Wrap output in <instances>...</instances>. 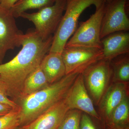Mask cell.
Instances as JSON below:
<instances>
[{"label":"cell","instance_id":"1","mask_svg":"<svg viewBox=\"0 0 129 129\" xmlns=\"http://www.w3.org/2000/svg\"><path fill=\"white\" fill-rule=\"evenodd\" d=\"M53 37L42 40L35 30L23 34L21 50L8 62L0 64V81L8 96L16 103L21 98L25 79L49 52Z\"/></svg>","mask_w":129,"mask_h":129},{"label":"cell","instance_id":"2","mask_svg":"<svg viewBox=\"0 0 129 129\" xmlns=\"http://www.w3.org/2000/svg\"><path fill=\"white\" fill-rule=\"evenodd\" d=\"M79 75H66L60 80L44 89L19 99L17 103L19 106L21 126L27 125L64 99Z\"/></svg>","mask_w":129,"mask_h":129},{"label":"cell","instance_id":"3","mask_svg":"<svg viewBox=\"0 0 129 129\" xmlns=\"http://www.w3.org/2000/svg\"><path fill=\"white\" fill-rule=\"evenodd\" d=\"M105 1V0H72L68 2L64 14L53 36L49 52L61 54L67 42L77 29L81 14L91 5H94L96 9H97Z\"/></svg>","mask_w":129,"mask_h":129},{"label":"cell","instance_id":"4","mask_svg":"<svg viewBox=\"0 0 129 129\" xmlns=\"http://www.w3.org/2000/svg\"><path fill=\"white\" fill-rule=\"evenodd\" d=\"M67 0H56L53 5L39 9L36 12L22 13L20 17L32 22L35 31L43 40L55 34L67 7Z\"/></svg>","mask_w":129,"mask_h":129},{"label":"cell","instance_id":"5","mask_svg":"<svg viewBox=\"0 0 129 129\" xmlns=\"http://www.w3.org/2000/svg\"><path fill=\"white\" fill-rule=\"evenodd\" d=\"M106 2L96 9L94 14L81 24L65 47H85L102 48L101 31Z\"/></svg>","mask_w":129,"mask_h":129},{"label":"cell","instance_id":"6","mask_svg":"<svg viewBox=\"0 0 129 129\" xmlns=\"http://www.w3.org/2000/svg\"><path fill=\"white\" fill-rule=\"evenodd\" d=\"M66 74H82L95 63L103 59L102 48L85 47H65L61 53Z\"/></svg>","mask_w":129,"mask_h":129},{"label":"cell","instance_id":"7","mask_svg":"<svg viewBox=\"0 0 129 129\" xmlns=\"http://www.w3.org/2000/svg\"><path fill=\"white\" fill-rule=\"evenodd\" d=\"M112 74L110 61L103 59L92 64L82 73L86 89L96 105L108 88Z\"/></svg>","mask_w":129,"mask_h":129},{"label":"cell","instance_id":"8","mask_svg":"<svg viewBox=\"0 0 129 129\" xmlns=\"http://www.w3.org/2000/svg\"><path fill=\"white\" fill-rule=\"evenodd\" d=\"M128 0H113L106 3L102 19L101 39L120 31H128L129 19L126 13Z\"/></svg>","mask_w":129,"mask_h":129},{"label":"cell","instance_id":"9","mask_svg":"<svg viewBox=\"0 0 129 129\" xmlns=\"http://www.w3.org/2000/svg\"><path fill=\"white\" fill-rule=\"evenodd\" d=\"M15 18L9 10L0 7V64L8 51L21 46L23 34L18 28Z\"/></svg>","mask_w":129,"mask_h":129},{"label":"cell","instance_id":"10","mask_svg":"<svg viewBox=\"0 0 129 129\" xmlns=\"http://www.w3.org/2000/svg\"><path fill=\"white\" fill-rule=\"evenodd\" d=\"M69 109L79 110L97 119L100 117L88 94L82 74H79L64 98Z\"/></svg>","mask_w":129,"mask_h":129},{"label":"cell","instance_id":"11","mask_svg":"<svg viewBox=\"0 0 129 129\" xmlns=\"http://www.w3.org/2000/svg\"><path fill=\"white\" fill-rule=\"evenodd\" d=\"M69 110L64 99L23 127L25 129H57Z\"/></svg>","mask_w":129,"mask_h":129},{"label":"cell","instance_id":"12","mask_svg":"<svg viewBox=\"0 0 129 129\" xmlns=\"http://www.w3.org/2000/svg\"><path fill=\"white\" fill-rule=\"evenodd\" d=\"M103 59L111 61L119 56L129 53L128 31L112 33L101 39Z\"/></svg>","mask_w":129,"mask_h":129},{"label":"cell","instance_id":"13","mask_svg":"<svg viewBox=\"0 0 129 129\" xmlns=\"http://www.w3.org/2000/svg\"><path fill=\"white\" fill-rule=\"evenodd\" d=\"M127 94V83H113L108 86L98 104L100 113L107 120Z\"/></svg>","mask_w":129,"mask_h":129},{"label":"cell","instance_id":"14","mask_svg":"<svg viewBox=\"0 0 129 129\" xmlns=\"http://www.w3.org/2000/svg\"><path fill=\"white\" fill-rule=\"evenodd\" d=\"M40 67L48 83L52 84L66 75V69L61 54L48 52L42 60Z\"/></svg>","mask_w":129,"mask_h":129},{"label":"cell","instance_id":"15","mask_svg":"<svg viewBox=\"0 0 129 129\" xmlns=\"http://www.w3.org/2000/svg\"><path fill=\"white\" fill-rule=\"evenodd\" d=\"M129 101L128 95L114 109L108 120L109 125L112 129L128 128Z\"/></svg>","mask_w":129,"mask_h":129},{"label":"cell","instance_id":"16","mask_svg":"<svg viewBox=\"0 0 129 129\" xmlns=\"http://www.w3.org/2000/svg\"><path fill=\"white\" fill-rule=\"evenodd\" d=\"M50 84L40 66L25 79L20 99L44 89Z\"/></svg>","mask_w":129,"mask_h":129},{"label":"cell","instance_id":"17","mask_svg":"<svg viewBox=\"0 0 129 129\" xmlns=\"http://www.w3.org/2000/svg\"><path fill=\"white\" fill-rule=\"evenodd\" d=\"M113 83H128L129 81V53L117 57L110 61Z\"/></svg>","mask_w":129,"mask_h":129},{"label":"cell","instance_id":"18","mask_svg":"<svg viewBox=\"0 0 129 129\" xmlns=\"http://www.w3.org/2000/svg\"><path fill=\"white\" fill-rule=\"evenodd\" d=\"M56 0H18L9 10L15 18L29 9H40L51 6Z\"/></svg>","mask_w":129,"mask_h":129},{"label":"cell","instance_id":"19","mask_svg":"<svg viewBox=\"0 0 129 129\" xmlns=\"http://www.w3.org/2000/svg\"><path fill=\"white\" fill-rule=\"evenodd\" d=\"M82 114L78 109H69L57 129H79Z\"/></svg>","mask_w":129,"mask_h":129},{"label":"cell","instance_id":"20","mask_svg":"<svg viewBox=\"0 0 129 129\" xmlns=\"http://www.w3.org/2000/svg\"><path fill=\"white\" fill-rule=\"evenodd\" d=\"M20 126L19 108L12 109L0 116V129H13Z\"/></svg>","mask_w":129,"mask_h":129},{"label":"cell","instance_id":"21","mask_svg":"<svg viewBox=\"0 0 129 129\" xmlns=\"http://www.w3.org/2000/svg\"><path fill=\"white\" fill-rule=\"evenodd\" d=\"M79 129H97L90 115L84 113L81 118Z\"/></svg>","mask_w":129,"mask_h":129},{"label":"cell","instance_id":"22","mask_svg":"<svg viewBox=\"0 0 129 129\" xmlns=\"http://www.w3.org/2000/svg\"><path fill=\"white\" fill-rule=\"evenodd\" d=\"M0 102L8 105L13 109L19 108L18 104L8 96L2 85H0Z\"/></svg>","mask_w":129,"mask_h":129},{"label":"cell","instance_id":"23","mask_svg":"<svg viewBox=\"0 0 129 129\" xmlns=\"http://www.w3.org/2000/svg\"><path fill=\"white\" fill-rule=\"evenodd\" d=\"M18 0H1L0 7L9 10Z\"/></svg>","mask_w":129,"mask_h":129},{"label":"cell","instance_id":"24","mask_svg":"<svg viewBox=\"0 0 129 129\" xmlns=\"http://www.w3.org/2000/svg\"><path fill=\"white\" fill-rule=\"evenodd\" d=\"M13 109H14L11 107L0 102V116L5 115Z\"/></svg>","mask_w":129,"mask_h":129},{"label":"cell","instance_id":"25","mask_svg":"<svg viewBox=\"0 0 129 129\" xmlns=\"http://www.w3.org/2000/svg\"><path fill=\"white\" fill-rule=\"evenodd\" d=\"M13 129H24V127H23V126H20V127H17V128H15Z\"/></svg>","mask_w":129,"mask_h":129},{"label":"cell","instance_id":"26","mask_svg":"<svg viewBox=\"0 0 129 129\" xmlns=\"http://www.w3.org/2000/svg\"><path fill=\"white\" fill-rule=\"evenodd\" d=\"M106 3H109L111 2L113 0H105Z\"/></svg>","mask_w":129,"mask_h":129},{"label":"cell","instance_id":"27","mask_svg":"<svg viewBox=\"0 0 129 129\" xmlns=\"http://www.w3.org/2000/svg\"><path fill=\"white\" fill-rule=\"evenodd\" d=\"M67 2H68L70 1H72V0H67Z\"/></svg>","mask_w":129,"mask_h":129},{"label":"cell","instance_id":"28","mask_svg":"<svg viewBox=\"0 0 129 129\" xmlns=\"http://www.w3.org/2000/svg\"><path fill=\"white\" fill-rule=\"evenodd\" d=\"M129 129V128H127V129Z\"/></svg>","mask_w":129,"mask_h":129},{"label":"cell","instance_id":"29","mask_svg":"<svg viewBox=\"0 0 129 129\" xmlns=\"http://www.w3.org/2000/svg\"><path fill=\"white\" fill-rule=\"evenodd\" d=\"M0 1H1V0H0Z\"/></svg>","mask_w":129,"mask_h":129}]
</instances>
